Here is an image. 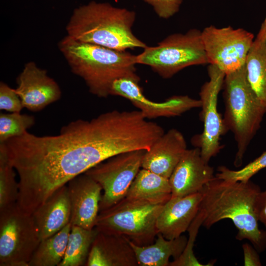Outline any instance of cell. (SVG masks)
<instances>
[{
  "instance_id": "obj_21",
  "label": "cell",
  "mask_w": 266,
  "mask_h": 266,
  "mask_svg": "<svg viewBox=\"0 0 266 266\" xmlns=\"http://www.w3.org/2000/svg\"><path fill=\"white\" fill-rule=\"evenodd\" d=\"M245 66L247 81L266 112V39L263 23L249 50Z\"/></svg>"
},
{
  "instance_id": "obj_6",
  "label": "cell",
  "mask_w": 266,
  "mask_h": 266,
  "mask_svg": "<svg viewBox=\"0 0 266 266\" xmlns=\"http://www.w3.org/2000/svg\"><path fill=\"white\" fill-rule=\"evenodd\" d=\"M164 205L125 197L100 211L95 228L100 232L125 236L136 245H148L157 236V220Z\"/></svg>"
},
{
  "instance_id": "obj_18",
  "label": "cell",
  "mask_w": 266,
  "mask_h": 266,
  "mask_svg": "<svg viewBox=\"0 0 266 266\" xmlns=\"http://www.w3.org/2000/svg\"><path fill=\"white\" fill-rule=\"evenodd\" d=\"M86 266H138L128 239L98 231L91 247Z\"/></svg>"
},
{
  "instance_id": "obj_20",
  "label": "cell",
  "mask_w": 266,
  "mask_h": 266,
  "mask_svg": "<svg viewBox=\"0 0 266 266\" xmlns=\"http://www.w3.org/2000/svg\"><path fill=\"white\" fill-rule=\"evenodd\" d=\"M187 240V237L182 235L167 239L160 233H157L153 243L146 246L136 245L128 239L139 266H169L170 258L175 260L180 256Z\"/></svg>"
},
{
  "instance_id": "obj_32",
  "label": "cell",
  "mask_w": 266,
  "mask_h": 266,
  "mask_svg": "<svg viewBox=\"0 0 266 266\" xmlns=\"http://www.w3.org/2000/svg\"><path fill=\"white\" fill-rule=\"evenodd\" d=\"M255 209L258 221L262 222L266 228V191L261 192L258 195Z\"/></svg>"
},
{
  "instance_id": "obj_14",
  "label": "cell",
  "mask_w": 266,
  "mask_h": 266,
  "mask_svg": "<svg viewBox=\"0 0 266 266\" xmlns=\"http://www.w3.org/2000/svg\"><path fill=\"white\" fill-rule=\"evenodd\" d=\"M66 184L71 203L70 224L93 229L100 211L101 187L84 173L74 177Z\"/></svg>"
},
{
  "instance_id": "obj_1",
  "label": "cell",
  "mask_w": 266,
  "mask_h": 266,
  "mask_svg": "<svg viewBox=\"0 0 266 266\" xmlns=\"http://www.w3.org/2000/svg\"><path fill=\"white\" fill-rule=\"evenodd\" d=\"M1 143L19 176L17 205L32 214L74 177L115 155L138 149L140 139L130 115L114 110L71 121L56 135L27 131Z\"/></svg>"
},
{
  "instance_id": "obj_10",
  "label": "cell",
  "mask_w": 266,
  "mask_h": 266,
  "mask_svg": "<svg viewBox=\"0 0 266 266\" xmlns=\"http://www.w3.org/2000/svg\"><path fill=\"white\" fill-rule=\"evenodd\" d=\"M201 38L208 64L227 75L245 65L255 37L242 28L209 26L201 31Z\"/></svg>"
},
{
  "instance_id": "obj_30",
  "label": "cell",
  "mask_w": 266,
  "mask_h": 266,
  "mask_svg": "<svg viewBox=\"0 0 266 266\" xmlns=\"http://www.w3.org/2000/svg\"><path fill=\"white\" fill-rule=\"evenodd\" d=\"M142 0L151 5L158 16L164 19H168L177 13L183 1V0Z\"/></svg>"
},
{
  "instance_id": "obj_8",
  "label": "cell",
  "mask_w": 266,
  "mask_h": 266,
  "mask_svg": "<svg viewBox=\"0 0 266 266\" xmlns=\"http://www.w3.org/2000/svg\"><path fill=\"white\" fill-rule=\"evenodd\" d=\"M41 240L32 214L17 204L0 211V266H29Z\"/></svg>"
},
{
  "instance_id": "obj_2",
  "label": "cell",
  "mask_w": 266,
  "mask_h": 266,
  "mask_svg": "<svg viewBox=\"0 0 266 266\" xmlns=\"http://www.w3.org/2000/svg\"><path fill=\"white\" fill-rule=\"evenodd\" d=\"M260 187L250 180L231 181L216 176L200 191L199 212L202 225L209 229L222 220H231L238 230L236 238L248 239L258 251L266 248V231L260 230L255 204Z\"/></svg>"
},
{
  "instance_id": "obj_11",
  "label": "cell",
  "mask_w": 266,
  "mask_h": 266,
  "mask_svg": "<svg viewBox=\"0 0 266 266\" xmlns=\"http://www.w3.org/2000/svg\"><path fill=\"white\" fill-rule=\"evenodd\" d=\"M208 74L209 80L201 86L199 93L201 108L200 117L203 129L201 133L192 138V142L200 149L203 160L209 163L222 149L220 137L227 131L217 108L218 95L226 75L213 65H209Z\"/></svg>"
},
{
  "instance_id": "obj_26",
  "label": "cell",
  "mask_w": 266,
  "mask_h": 266,
  "mask_svg": "<svg viewBox=\"0 0 266 266\" xmlns=\"http://www.w3.org/2000/svg\"><path fill=\"white\" fill-rule=\"evenodd\" d=\"M35 124L33 115L19 112L1 113L0 114V143L23 135Z\"/></svg>"
},
{
  "instance_id": "obj_16",
  "label": "cell",
  "mask_w": 266,
  "mask_h": 266,
  "mask_svg": "<svg viewBox=\"0 0 266 266\" xmlns=\"http://www.w3.org/2000/svg\"><path fill=\"white\" fill-rule=\"evenodd\" d=\"M201 192L182 197L171 198L163 206L158 217L156 228L167 239L180 236L188 231L200 209Z\"/></svg>"
},
{
  "instance_id": "obj_28",
  "label": "cell",
  "mask_w": 266,
  "mask_h": 266,
  "mask_svg": "<svg viewBox=\"0 0 266 266\" xmlns=\"http://www.w3.org/2000/svg\"><path fill=\"white\" fill-rule=\"evenodd\" d=\"M203 222L201 214L198 212L197 215L189 227V238L187 240L185 248L182 254L177 259L170 262L169 266H202L195 256L193 248L199 228Z\"/></svg>"
},
{
  "instance_id": "obj_4",
  "label": "cell",
  "mask_w": 266,
  "mask_h": 266,
  "mask_svg": "<svg viewBox=\"0 0 266 266\" xmlns=\"http://www.w3.org/2000/svg\"><path fill=\"white\" fill-rule=\"evenodd\" d=\"M135 13L108 2L92 1L75 9L66 25L67 35L82 42L119 51L147 46L133 33Z\"/></svg>"
},
{
  "instance_id": "obj_9",
  "label": "cell",
  "mask_w": 266,
  "mask_h": 266,
  "mask_svg": "<svg viewBox=\"0 0 266 266\" xmlns=\"http://www.w3.org/2000/svg\"><path fill=\"white\" fill-rule=\"evenodd\" d=\"M145 152L144 150H137L119 154L84 172L102 188L100 211L109 208L126 197L141 168Z\"/></svg>"
},
{
  "instance_id": "obj_33",
  "label": "cell",
  "mask_w": 266,
  "mask_h": 266,
  "mask_svg": "<svg viewBox=\"0 0 266 266\" xmlns=\"http://www.w3.org/2000/svg\"><path fill=\"white\" fill-rule=\"evenodd\" d=\"M265 26V30H266V17L262 23Z\"/></svg>"
},
{
  "instance_id": "obj_12",
  "label": "cell",
  "mask_w": 266,
  "mask_h": 266,
  "mask_svg": "<svg viewBox=\"0 0 266 266\" xmlns=\"http://www.w3.org/2000/svg\"><path fill=\"white\" fill-rule=\"evenodd\" d=\"M138 82L129 78L117 79L112 85L110 95L128 100L147 119L176 117L191 109L200 107V99L187 95L173 96L163 102L151 100L144 96Z\"/></svg>"
},
{
  "instance_id": "obj_7",
  "label": "cell",
  "mask_w": 266,
  "mask_h": 266,
  "mask_svg": "<svg viewBox=\"0 0 266 266\" xmlns=\"http://www.w3.org/2000/svg\"><path fill=\"white\" fill-rule=\"evenodd\" d=\"M136 63L149 66L165 79L187 67L208 64L201 31L193 29L185 33L170 34L156 46L145 48L136 55Z\"/></svg>"
},
{
  "instance_id": "obj_31",
  "label": "cell",
  "mask_w": 266,
  "mask_h": 266,
  "mask_svg": "<svg viewBox=\"0 0 266 266\" xmlns=\"http://www.w3.org/2000/svg\"><path fill=\"white\" fill-rule=\"evenodd\" d=\"M244 254V265L245 266H261L260 257L255 248L248 243L242 245Z\"/></svg>"
},
{
  "instance_id": "obj_5",
  "label": "cell",
  "mask_w": 266,
  "mask_h": 266,
  "mask_svg": "<svg viewBox=\"0 0 266 266\" xmlns=\"http://www.w3.org/2000/svg\"><path fill=\"white\" fill-rule=\"evenodd\" d=\"M223 87V119L227 131L233 133L237 144L234 164L238 167L266 112L247 81L245 65L226 75Z\"/></svg>"
},
{
  "instance_id": "obj_17",
  "label": "cell",
  "mask_w": 266,
  "mask_h": 266,
  "mask_svg": "<svg viewBox=\"0 0 266 266\" xmlns=\"http://www.w3.org/2000/svg\"><path fill=\"white\" fill-rule=\"evenodd\" d=\"M187 149L183 134L177 129H171L146 151L141 168L169 179Z\"/></svg>"
},
{
  "instance_id": "obj_15",
  "label": "cell",
  "mask_w": 266,
  "mask_h": 266,
  "mask_svg": "<svg viewBox=\"0 0 266 266\" xmlns=\"http://www.w3.org/2000/svg\"><path fill=\"white\" fill-rule=\"evenodd\" d=\"M215 177L213 168L202 158L200 149H187L169 178L171 198L200 192Z\"/></svg>"
},
{
  "instance_id": "obj_24",
  "label": "cell",
  "mask_w": 266,
  "mask_h": 266,
  "mask_svg": "<svg viewBox=\"0 0 266 266\" xmlns=\"http://www.w3.org/2000/svg\"><path fill=\"white\" fill-rule=\"evenodd\" d=\"M98 233L95 228L88 230L71 225L65 255L58 266H85Z\"/></svg>"
},
{
  "instance_id": "obj_22",
  "label": "cell",
  "mask_w": 266,
  "mask_h": 266,
  "mask_svg": "<svg viewBox=\"0 0 266 266\" xmlns=\"http://www.w3.org/2000/svg\"><path fill=\"white\" fill-rule=\"evenodd\" d=\"M126 197L165 204L171 197L169 179L141 168L132 182Z\"/></svg>"
},
{
  "instance_id": "obj_27",
  "label": "cell",
  "mask_w": 266,
  "mask_h": 266,
  "mask_svg": "<svg viewBox=\"0 0 266 266\" xmlns=\"http://www.w3.org/2000/svg\"><path fill=\"white\" fill-rule=\"evenodd\" d=\"M266 167V151L243 168L232 170L225 166H219L215 176L231 181L247 182L260 170Z\"/></svg>"
},
{
  "instance_id": "obj_29",
  "label": "cell",
  "mask_w": 266,
  "mask_h": 266,
  "mask_svg": "<svg viewBox=\"0 0 266 266\" xmlns=\"http://www.w3.org/2000/svg\"><path fill=\"white\" fill-rule=\"evenodd\" d=\"M24 108L22 101L15 89L6 83H0V109L9 112H21Z\"/></svg>"
},
{
  "instance_id": "obj_23",
  "label": "cell",
  "mask_w": 266,
  "mask_h": 266,
  "mask_svg": "<svg viewBox=\"0 0 266 266\" xmlns=\"http://www.w3.org/2000/svg\"><path fill=\"white\" fill-rule=\"evenodd\" d=\"M71 227L69 223L56 233L41 240L29 266H58L65 255Z\"/></svg>"
},
{
  "instance_id": "obj_3",
  "label": "cell",
  "mask_w": 266,
  "mask_h": 266,
  "mask_svg": "<svg viewBox=\"0 0 266 266\" xmlns=\"http://www.w3.org/2000/svg\"><path fill=\"white\" fill-rule=\"evenodd\" d=\"M59 48L72 72L82 78L89 92L105 98L110 95L114 82L129 78L138 82L136 56L75 40L66 35L59 43Z\"/></svg>"
},
{
  "instance_id": "obj_13",
  "label": "cell",
  "mask_w": 266,
  "mask_h": 266,
  "mask_svg": "<svg viewBox=\"0 0 266 266\" xmlns=\"http://www.w3.org/2000/svg\"><path fill=\"white\" fill-rule=\"evenodd\" d=\"M17 83L15 92L24 108L31 111H39L61 97L57 83L48 75L45 69L38 67L33 62L25 65Z\"/></svg>"
},
{
  "instance_id": "obj_25",
  "label": "cell",
  "mask_w": 266,
  "mask_h": 266,
  "mask_svg": "<svg viewBox=\"0 0 266 266\" xmlns=\"http://www.w3.org/2000/svg\"><path fill=\"white\" fill-rule=\"evenodd\" d=\"M5 147L0 143V211L17 203L18 181Z\"/></svg>"
},
{
  "instance_id": "obj_19",
  "label": "cell",
  "mask_w": 266,
  "mask_h": 266,
  "mask_svg": "<svg viewBox=\"0 0 266 266\" xmlns=\"http://www.w3.org/2000/svg\"><path fill=\"white\" fill-rule=\"evenodd\" d=\"M32 215L41 240L54 235L69 223L71 203L67 184L55 191Z\"/></svg>"
}]
</instances>
